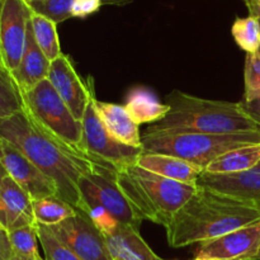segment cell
<instances>
[{
	"instance_id": "27",
	"label": "cell",
	"mask_w": 260,
	"mask_h": 260,
	"mask_svg": "<svg viewBox=\"0 0 260 260\" xmlns=\"http://www.w3.org/2000/svg\"><path fill=\"white\" fill-rule=\"evenodd\" d=\"M37 226V235L38 241L45 251L46 260H81L74 253L73 250L68 248L63 243H61L47 226L38 225Z\"/></svg>"
},
{
	"instance_id": "16",
	"label": "cell",
	"mask_w": 260,
	"mask_h": 260,
	"mask_svg": "<svg viewBox=\"0 0 260 260\" xmlns=\"http://www.w3.org/2000/svg\"><path fill=\"white\" fill-rule=\"evenodd\" d=\"M113 260H164L145 243L139 230L121 222L101 231Z\"/></svg>"
},
{
	"instance_id": "4",
	"label": "cell",
	"mask_w": 260,
	"mask_h": 260,
	"mask_svg": "<svg viewBox=\"0 0 260 260\" xmlns=\"http://www.w3.org/2000/svg\"><path fill=\"white\" fill-rule=\"evenodd\" d=\"M117 184L135 212L168 228L175 213L197 192L198 184H185L132 164L116 172Z\"/></svg>"
},
{
	"instance_id": "9",
	"label": "cell",
	"mask_w": 260,
	"mask_h": 260,
	"mask_svg": "<svg viewBox=\"0 0 260 260\" xmlns=\"http://www.w3.org/2000/svg\"><path fill=\"white\" fill-rule=\"evenodd\" d=\"M48 229L81 260H113L103 234L81 211Z\"/></svg>"
},
{
	"instance_id": "22",
	"label": "cell",
	"mask_w": 260,
	"mask_h": 260,
	"mask_svg": "<svg viewBox=\"0 0 260 260\" xmlns=\"http://www.w3.org/2000/svg\"><path fill=\"white\" fill-rule=\"evenodd\" d=\"M32 206L36 223L48 228L58 225L78 212L76 208L69 205L58 196H48V197L33 200Z\"/></svg>"
},
{
	"instance_id": "23",
	"label": "cell",
	"mask_w": 260,
	"mask_h": 260,
	"mask_svg": "<svg viewBox=\"0 0 260 260\" xmlns=\"http://www.w3.org/2000/svg\"><path fill=\"white\" fill-rule=\"evenodd\" d=\"M29 18L33 35H35V40L38 47L45 53L48 61L52 62L62 55L57 29H56V23L48 18L43 17V15L38 14V13L33 12V10H30Z\"/></svg>"
},
{
	"instance_id": "34",
	"label": "cell",
	"mask_w": 260,
	"mask_h": 260,
	"mask_svg": "<svg viewBox=\"0 0 260 260\" xmlns=\"http://www.w3.org/2000/svg\"><path fill=\"white\" fill-rule=\"evenodd\" d=\"M10 260H40V259H33V258H25V256H20V255H15V254H13L12 258Z\"/></svg>"
},
{
	"instance_id": "15",
	"label": "cell",
	"mask_w": 260,
	"mask_h": 260,
	"mask_svg": "<svg viewBox=\"0 0 260 260\" xmlns=\"http://www.w3.org/2000/svg\"><path fill=\"white\" fill-rule=\"evenodd\" d=\"M30 196L9 175L0 180V225L7 231L36 223Z\"/></svg>"
},
{
	"instance_id": "37",
	"label": "cell",
	"mask_w": 260,
	"mask_h": 260,
	"mask_svg": "<svg viewBox=\"0 0 260 260\" xmlns=\"http://www.w3.org/2000/svg\"><path fill=\"white\" fill-rule=\"evenodd\" d=\"M4 2H5V0H0V14H2L3 7H4Z\"/></svg>"
},
{
	"instance_id": "2",
	"label": "cell",
	"mask_w": 260,
	"mask_h": 260,
	"mask_svg": "<svg viewBox=\"0 0 260 260\" xmlns=\"http://www.w3.org/2000/svg\"><path fill=\"white\" fill-rule=\"evenodd\" d=\"M258 221L260 211L256 207L198 184L197 192L175 213L165 230L172 248H184Z\"/></svg>"
},
{
	"instance_id": "13",
	"label": "cell",
	"mask_w": 260,
	"mask_h": 260,
	"mask_svg": "<svg viewBox=\"0 0 260 260\" xmlns=\"http://www.w3.org/2000/svg\"><path fill=\"white\" fill-rule=\"evenodd\" d=\"M47 79L75 118L81 121L94 89L93 80L89 79L88 84H84L69 56L63 53L51 62Z\"/></svg>"
},
{
	"instance_id": "38",
	"label": "cell",
	"mask_w": 260,
	"mask_h": 260,
	"mask_svg": "<svg viewBox=\"0 0 260 260\" xmlns=\"http://www.w3.org/2000/svg\"><path fill=\"white\" fill-rule=\"evenodd\" d=\"M0 68H4V63H3V58H2V55H0Z\"/></svg>"
},
{
	"instance_id": "1",
	"label": "cell",
	"mask_w": 260,
	"mask_h": 260,
	"mask_svg": "<svg viewBox=\"0 0 260 260\" xmlns=\"http://www.w3.org/2000/svg\"><path fill=\"white\" fill-rule=\"evenodd\" d=\"M0 137L14 145L55 183L58 197L79 210V180L81 175L101 164L86 161L71 154L66 147L38 128L24 109L0 118Z\"/></svg>"
},
{
	"instance_id": "41",
	"label": "cell",
	"mask_w": 260,
	"mask_h": 260,
	"mask_svg": "<svg viewBox=\"0 0 260 260\" xmlns=\"http://www.w3.org/2000/svg\"><path fill=\"white\" fill-rule=\"evenodd\" d=\"M256 169H260V164L258 165V167H256Z\"/></svg>"
},
{
	"instance_id": "8",
	"label": "cell",
	"mask_w": 260,
	"mask_h": 260,
	"mask_svg": "<svg viewBox=\"0 0 260 260\" xmlns=\"http://www.w3.org/2000/svg\"><path fill=\"white\" fill-rule=\"evenodd\" d=\"M95 94L91 91L81 123L83 145L91 159L98 164L117 170L127 165L137 164L144 152L142 147H134L118 142L104 127L95 107Z\"/></svg>"
},
{
	"instance_id": "11",
	"label": "cell",
	"mask_w": 260,
	"mask_h": 260,
	"mask_svg": "<svg viewBox=\"0 0 260 260\" xmlns=\"http://www.w3.org/2000/svg\"><path fill=\"white\" fill-rule=\"evenodd\" d=\"M260 249V221L198 244L196 258L254 260Z\"/></svg>"
},
{
	"instance_id": "19",
	"label": "cell",
	"mask_w": 260,
	"mask_h": 260,
	"mask_svg": "<svg viewBox=\"0 0 260 260\" xmlns=\"http://www.w3.org/2000/svg\"><path fill=\"white\" fill-rule=\"evenodd\" d=\"M96 112L107 131L118 142L134 147H142L140 124L135 122L122 104L95 101Z\"/></svg>"
},
{
	"instance_id": "25",
	"label": "cell",
	"mask_w": 260,
	"mask_h": 260,
	"mask_svg": "<svg viewBox=\"0 0 260 260\" xmlns=\"http://www.w3.org/2000/svg\"><path fill=\"white\" fill-rule=\"evenodd\" d=\"M231 35L241 50L246 53H255L260 51V29L256 19L251 15L245 18H236L231 27Z\"/></svg>"
},
{
	"instance_id": "12",
	"label": "cell",
	"mask_w": 260,
	"mask_h": 260,
	"mask_svg": "<svg viewBox=\"0 0 260 260\" xmlns=\"http://www.w3.org/2000/svg\"><path fill=\"white\" fill-rule=\"evenodd\" d=\"M0 164L10 178L15 180L32 200L58 196L55 183L43 174L23 152L0 137Z\"/></svg>"
},
{
	"instance_id": "32",
	"label": "cell",
	"mask_w": 260,
	"mask_h": 260,
	"mask_svg": "<svg viewBox=\"0 0 260 260\" xmlns=\"http://www.w3.org/2000/svg\"><path fill=\"white\" fill-rule=\"evenodd\" d=\"M241 107H243L244 111L256 122V123L260 124V96L256 99H253V101H240Z\"/></svg>"
},
{
	"instance_id": "5",
	"label": "cell",
	"mask_w": 260,
	"mask_h": 260,
	"mask_svg": "<svg viewBox=\"0 0 260 260\" xmlns=\"http://www.w3.org/2000/svg\"><path fill=\"white\" fill-rule=\"evenodd\" d=\"M144 152L182 157L203 170L210 162L230 150L259 144L260 132L201 134V132H156L141 136Z\"/></svg>"
},
{
	"instance_id": "6",
	"label": "cell",
	"mask_w": 260,
	"mask_h": 260,
	"mask_svg": "<svg viewBox=\"0 0 260 260\" xmlns=\"http://www.w3.org/2000/svg\"><path fill=\"white\" fill-rule=\"evenodd\" d=\"M22 98L24 112L38 128L75 156L98 164L91 159L83 145V123L71 113L48 79L22 93Z\"/></svg>"
},
{
	"instance_id": "40",
	"label": "cell",
	"mask_w": 260,
	"mask_h": 260,
	"mask_svg": "<svg viewBox=\"0 0 260 260\" xmlns=\"http://www.w3.org/2000/svg\"><path fill=\"white\" fill-rule=\"evenodd\" d=\"M194 260H212V259H197V258H196Z\"/></svg>"
},
{
	"instance_id": "43",
	"label": "cell",
	"mask_w": 260,
	"mask_h": 260,
	"mask_svg": "<svg viewBox=\"0 0 260 260\" xmlns=\"http://www.w3.org/2000/svg\"><path fill=\"white\" fill-rule=\"evenodd\" d=\"M259 3H260V0H259Z\"/></svg>"
},
{
	"instance_id": "20",
	"label": "cell",
	"mask_w": 260,
	"mask_h": 260,
	"mask_svg": "<svg viewBox=\"0 0 260 260\" xmlns=\"http://www.w3.org/2000/svg\"><path fill=\"white\" fill-rule=\"evenodd\" d=\"M260 164V142L230 150L207 165L211 174H238L255 169Z\"/></svg>"
},
{
	"instance_id": "24",
	"label": "cell",
	"mask_w": 260,
	"mask_h": 260,
	"mask_svg": "<svg viewBox=\"0 0 260 260\" xmlns=\"http://www.w3.org/2000/svg\"><path fill=\"white\" fill-rule=\"evenodd\" d=\"M24 109L22 93L12 74L0 68V118L13 116Z\"/></svg>"
},
{
	"instance_id": "26",
	"label": "cell",
	"mask_w": 260,
	"mask_h": 260,
	"mask_svg": "<svg viewBox=\"0 0 260 260\" xmlns=\"http://www.w3.org/2000/svg\"><path fill=\"white\" fill-rule=\"evenodd\" d=\"M8 238H9L13 254L25 256V258L41 259L40 253H38L37 244L40 241H38L36 223L8 231Z\"/></svg>"
},
{
	"instance_id": "14",
	"label": "cell",
	"mask_w": 260,
	"mask_h": 260,
	"mask_svg": "<svg viewBox=\"0 0 260 260\" xmlns=\"http://www.w3.org/2000/svg\"><path fill=\"white\" fill-rule=\"evenodd\" d=\"M198 184L254 206L260 211V169L238 174H211L203 172Z\"/></svg>"
},
{
	"instance_id": "36",
	"label": "cell",
	"mask_w": 260,
	"mask_h": 260,
	"mask_svg": "<svg viewBox=\"0 0 260 260\" xmlns=\"http://www.w3.org/2000/svg\"><path fill=\"white\" fill-rule=\"evenodd\" d=\"M23 2H24L25 4H27V5H29V4H32V3H36V2H41V0H23Z\"/></svg>"
},
{
	"instance_id": "17",
	"label": "cell",
	"mask_w": 260,
	"mask_h": 260,
	"mask_svg": "<svg viewBox=\"0 0 260 260\" xmlns=\"http://www.w3.org/2000/svg\"><path fill=\"white\" fill-rule=\"evenodd\" d=\"M51 61L46 57L45 53L38 47L37 42L33 35L32 24H30V18L27 27V38H25L24 52L20 58L19 66L17 70L13 71L12 76L14 79L15 84L19 88L20 93L30 90L35 88L41 81L46 80L50 71Z\"/></svg>"
},
{
	"instance_id": "28",
	"label": "cell",
	"mask_w": 260,
	"mask_h": 260,
	"mask_svg": "<svg viewBox=\"0 0 260 260\" xmlns=\"http://www.w3.org/2000/svg\"><path fill=\"white\" fill-rule=\"evenodd\" d=\"M74 0H41L29 4L30 10L48 18L57 23L63 22V20L73 18L71 15V9H73Z\"/></svg>"
},
{
	"instance_id": "35",
	"label": "cell",
	"mask_w": 260,
	"mask_h": 260,
	"mask_svg": "<svg viewBox=\"0 0 260 260\" xmlns=\"http://www.w3.org/2000/svg\"><path fill=\"white\" fill-rule=\"evenodd\" d=\"M5 175H8L7 172H5V170H4V168H3V165L0 164V180H2L3 178L5 177Z\"/></svg>"
},
{
	"instance_id": "39",
	"label": "cell",
	"mask_w": 260,
	"mask_h": 260,
	"mask_svg": "<svg viewBox=\"0 0 260 260\" xmlns=\"http://www.w3.org/2000/svg\"><path fill=\"white\" fill-rule=\"evenodd\" d=\"M254 260H260V249H259V253H258V255L255 256V259Z\"/></svg>"
},
{
	"instance_id": "21",
	"label": "cell",
	"mask_w": 260,
	"mask_h": 260,
	"mask_svg": "<svg viewBox=\"0 0 260 260\" xmlns=\"http://www.w3.org/2000/svg\"><path fill=\"white\" fill-rule=\"evenodd\" d=\"M124 107L137 124L156 123L165 118L170 111V107L167 103L159 102L152 91L145 88H137L129 91Z\"/></svg>"
},
{
	"instance_id": "33",
	"label": "cell",
	"mask_w": 260,
	"mask_h": 260,
	"mask_svg": "<svg viewBox=\"0 0 260 260\" xmlns=\"http://www.w3.org/2000/svg\"><path fill=\"white\" fill-rule=\"evenodd\" d=\"M244 3H245L246 8H248L249 14L256 19V22H258V24H259V29H260V3H259V0H244Z\"/></svg>"
},
{
	"instance_id": "31",
	"label": "cell",
	"mask_w": 260,
	"mask_h": 260,
	"mask_svg": "<svg viewBox=\"0 0 260 260\" xmlns=\"http://www.w3.org/2000/svg\"><path fill=\"white\" fill-rule=\"evenodd\" d=\"M12 255L13 250L8 238V231L0 225V260H10Z\"/></svg>"
},
{
	"instance_id": "10",
	"label": "cell",
	"mask_w": 260,
	"mask_h": 260,
	"mask_svg": "<svg viewBox=\"0 0 260 260\" xmlns=\"http://www.w3.org/2000/svg\"><path fill=\"white\" fill-rule=\"evenodd\" d=\"M29 7L23 0H5L0 14V55L9 73L17 70L24 52Z\"/></svg>"
},
{
	"instance_id": "7",
	"label": "cell",
	"mask_w": 260,
	"mask_h": 260,
	"mask_svg": "<svg viewBox=\"0 0 260 260\" xmlns=\"http://www.w3.org/2000/svg\"><path fill=\"white\" fill-rule=\"evenodd\" d=\"M79 190L80 206L78 211L85 213L94 225L114 220L140 230L144 220L135 212L119 189L114 169L96 165L93 170L81 175Z\"/></svg>"
},
{
	"instance_id": "30",
	"label": "cell",
	"mask_w": 260,
	"mask_h": 260,
	"mask_svg": "<svg viewBox=\"0 0 260 260\" xmlns=\"http://www.w3.org/2000/svg\"><path fill=\"white\" fill-rule=\"evenodd\" d=\"M103 0H74L71 15L73 18H86L101 9Z\"/></svg>"
},
{
	"instance_id": "42",
	"label": "cell",
	"mask_w": 260,
	"mask_h": 260,
	"mask_svg": "<svg viewBox=\"0 0 260 260\" xmlns=\"http://www.w3.org/2000/svg\"><path fill=\"white\" fill-rule=\"evenodd\" d=\"M40 260H46V259H42V258H41V259H40Z\"/></svg>"
},
{
	"instance_id": "29",
	"label": "cell",
	"mask_w": 260,
	"mask_h": 260,
	"mask_svg": "<svg viewBox=\"0 0 260 260\" xmlns=\"http://www.w3.org/2000/svg\"><path fill=\"white\" fill-rule=\"evenodd\" d=\"M244 91L243 101H253L260 96V51L246 53L244 68Z\"/></svg>"
},
{
	"instance_id": "3",
	"label": "cell",
	"mask_w": 260,
	"mask_h": 260,
	"mask_svg": "<svg viewBox=\"0 0 260 260\" xmlns=\"http://www.w3.org/2000/svg\"><path fill=\"white\" fill-rule=\"evenodd\" d=\"M169 113L161 121L150 124L145 134L156 132H201V134H238L260 132L256 123L243 109L240 102L211 101L180 90L167 96Z\"/></svg>"
},
{
	"instance_id": "18",
	"label": "cell",
	"mask_w": 260,
	"mask_h": 260,
	"mask_svg": "<svg viewBox=\"0 0 260 260\" xmlns=\"http://www.w3.org/2000/svg\"><path fill=\"white\" fill-rule=\"evenodd\" d=\"M137 165L155 174L185 184H198L201 175L205 172L201 167L182 157L157 152H142Z\"/></svg>"
}]
</instances>
